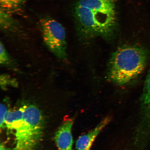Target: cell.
I'll list each match as a JSON object with an SVG mask.
<instances>
[{"mask_svg": "<svg viewBox=\"0 0 150 150\" xmlns=\"http://www.w3.org/2000/svg\"><path fill=\"white\" fill-rule=\"evenodd\" d=\"M12 15L2 9H0V25L1 30L6 35L14 36L21 32L22 28L19 22Z\"/></svg>", "mask_w": 150, "mask_h": 150, "instance_id": "7", "label": "cell"}, {"mask_svg": "<svg viewBox=\"0 0 150 150\" xmlns=\"http://www.w3.org/2000/svg\"><path fill=\"white\" fill-rule=\"evenodd\" d=\"M147 52L134 46L120 47L112 56L108 73L109 80L119 85L132 81L141 73L147 62Z\"/></svg>", "mask_w": 150, "mask_h": 150, "instance_id": "3", "label": "cell"}, {"mask_svg": "<svg viewBox=\"0 0 150 150\" xmlns=\"http://www.w3.org/2000/svg\"><path fill=\"white\" fill-rule=\"evenodd\" d=\"M39 25L45 45L58 59H67L66 35L64 27L57 21L50 17H43Z\"/></svg>", "mask_w": 150, "mask_h": 150, "instance_id": "4", "label": "cell"}, {"mask_svg": "<svg viewBox=\"0 0 150 150\" xmlns=\"http://www.w3.org/2000/svg\"><path fill=\"white\" fill-rule=\"evenodd\" d=\"M0 149L1 150H7L6 148L5 147V146L3 144H1L0 146Z\"/></svg>", "mask_w": 150, "mask_h": 150, "instance_id": "12", "label": "cell"}, {"mask_svg": "<svg viewBox=\"0 0 150 150\" xmlns=\"http://www.w3.org/2000/svg\"><path fill=\"white\" fill-rule=\"evenodd\" d=\"M72 119H67L62 124L56 131L55 140L59 150H72Z\"/></svg>", "mask_w": 150, "mask_h": 150, "instance_id": "5", "label": "cell"}, {"mask_svg": "<svg viewBox=\"0 0 150 150\" xmlns=\"http://www.w3.org/2000/svg\"><path fill=\"white\" fill-rule=\"evenodd\" d=\"M111 120V117H107L103 119L98 125L89 132L80 136L76 143L77 150H90L93 143L103 129Z\"/></svg>", "mask_w": 150, "mask_h": 150, "instance_id": "6", "label": "cell"}, {"mask_svg": "<svg viewBox=\"0 0 150 150\" xmlns=\"http://www.w3.org/2000/svg\"><path fill=\"white\" fill-rule=\"evenodd\" d=\"M28 0H0V8L9 14L22 12Z\"/></svg>", "mask_w": 150, "mask_h": 150, "instance_id": "8", "label": "cell"}, {"mask_svg": "<svg viewBox=\"0 0 150 150\" xmlns=\"http://www.w3.org/2000/svg\"><path fill=\"white\" fill-rule=\"evenodd\" d=\"M0 64L1 66L11 69L16 72L19 71L16 62L9 55L1 42L0 44Z\"/></svg>", "mask_w": 150, "mask_h": 150, "instance_id": "9", "label": "cell"}, {"mask_svg": "<svg viewBox=\"0 0 150 150\" xmlns=\"http://www.w3.org/2000/svg\"><path fill=\"white\" fill-rule=\"evenodd\" d=\"M8 111L7 108L5 105L1 104V128L4 127L5 119L6 114Z\"/></svg>", "mask_w": 150, "mask_h": 150, "instance_id": "11", "label": "cell"}, {"mask_svg": "<svg viewBox=\"0 0 150 150\" xmlns=\"http://www.w3.org/2000/svg\"><path fill=\"white\" fill-rule=\"evenodd\" d=\"M73 15L82 39H109L115 35L117 25L116 0H78Z\"/></svg>", "mask_w": 150, "mask_h": 150, "instance_id": "1", "label": "cell"}, {"mask_svg": "<svg viewBox=\"0 0 150 150\" xmlns=\"http://www.w3.org/2000/svg\"><path fill=\"white\" fill-rule=\"evenodd\" d=\"M0 81L1 88L3 90H6L8 87H17L18 86V84L16 79L8 74L1 75Z\"/></svg>", "mask_w": 150, "mask_h": 150, "instance_id": "10", "label": "cell"}, {"mask_svg": "<svg viewBox=\"0 0 150 150\" xmlns=\"http://www.w3.org/2000/svg\"><path fill=\"white\" fill-rule=\"evenodd\" d=\"M44 123L42 112L35 105H24L9 112L5 127L14 133L12 150H37L44 135Z\"/></svg>", "mask_w": 150, "mask_h": 150, "instance_id": "2", "label": "cell"}]
</instances>
